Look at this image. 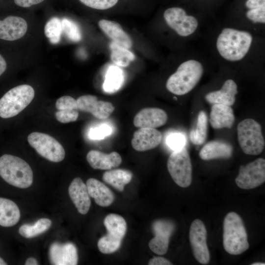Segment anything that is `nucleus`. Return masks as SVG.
Here are the masks:
<instances>
[{
	"label": "nucleus",
	"mask_w": 265,
	"mask_h": 265,
	"mask_svg": "<svg viewBox=\"0 0 265 265\" xmlns=\"http://www.w3.org/2000/svg\"><path fill=\"white\" fill-rule=\"evenodd\" d=\"M251 33L244 30L224 28L219 34L216 46L220 55L230 61L241 60L247 53L252 42Z\"/></svg>",
	"instance_id": "nucleus-1"
},
{
	"label": "nucleus",
	"mask_w": 265,
	"mask_h": 265,
	"mask_svg": "<svg viewBox=\"0 0 265 265\" xmlns=\"http://www.w3.org/2000/svg\"><path fill=\"white\" fill-rule=\"evenodd\" d=\"M204 72L202 64L190 59L181 63L168 79L166 87L171 93L183 95L192 90L200 81Z\"/></svg>",
	"instance_id": "nucleus-2"
},
{
	"label": "nucleus",
	"mask_w": 265,
	"mask_h": 265,
	"mask_svg": "<svg viewBox=\"0 0 265 265\" xmlns=\"http://www.w3.org/2000/svg\"><path fill=\"white\" fill-rule=\"evenodd\" d=\"M223 244L225 251L234 255L240 254L249 248L247 234L243 221L235 212L228 213L224 218Z\"/></svg>",
	"instance_id": "nucleus-3"
},
{
	"label": "nucleus",
	"mask_w": 265,
	"mask_h": 265,
	"mask_svg": "<svg viewBox=\"0 0 265 265\" xmlns=\"http://www.w3.org/2000/svg\"><path fill=\"white\" fill-rule=\"evenodd\" d=\"M0 176L8 184L26 188L33 183V172L24 159L15 156L4 154L0 157Z\"/></svg>",
	"instance_id": "nucleus-4"
},
{
	"label": "nucleus",
	"mask_w": 265,
	"mask_h": 265,
	"mask_svg": "<svg viewBox=\"0 0 265 265\" xmlns=\"http://www.w3.org/2000/svg\"><path fill=\"white\" fill-rule=\"evenodd\" d=\"M34 90L28 84L14 87L0 99V117L9 118L23 110L32 101Z\"/></svg>",
	"instance_id": "nucleus-5"
},
{
	"label": "nucleus",
	"mask_w": 265,
	"mask_h": 265,
	"mask_svg": "<svg viewBox=\"0 0 265 265\" xmlns=\"http://www.w3.org/2000/svg\"><path fill=\"white\" fill-rule=\"evenodd\" d=\"M238 138L242 151L247 155H258L265 148L262 127L256 120L245 119L237 126Z\"/></svg>",
	"instance_id": "nucleus-6"
},
{
	"label": "nucleus",
	"mask_w": 265,
	"mask_h": 265,
	"mask_svg": "<svg viewBox=\"0 0 265 265\" xmlns=\"http://www.w3.org/2000/svg\"><path fill=\"white\" fill-rule=\"evenodd\" d=\"M167 166L175 183L182 187L189 186L192 182V164L185 147L174 151L168 158Z\"/></svg>",
	"instance_id": "nucleus-7"
},
{
	"label": "nucleus",
	"mask_w": 265,
	"mask_h": 265,
	"mask_svg": "<svg viewBox=\"0 0 265 265\" xmlns=\"http://www.w3.org/2000/svg\"><path fill=\"white\" fill-rule=\"evenodd\" d=\"M27 141L41 156L48 160L58 162L65 158V152L62 145L48 134L31 132L28 135Z\"/></svg>",
	"instance_id": "nucleus-8"
},
{
	"label": "nucleus",
	"mask_w": 265,
	"mask_h": 265,
	"mask_svg": "<svg viewBox=\"0 0 265 265\" xmlns=\"http://www.w3.org/2000/svg\"><path fill=\"white\" fill-rule=\"evenodd\" d=\"M163 17L168 26L183 37L192 34L198 27L196 18L187 15L185 10L181 7H173L167 9L164 12Z\"/></svg>",
	"instance_id": "nucleus-9"
},
{
	"label": "nucleus",
	"mask_w": 265,
	"mask_h": 265,
	"mask_svg": "<svg viewBox=\"0 0 265 265\" xmlns=\"http://www.w3.org/2000/svg\"><path fill=\"white\" fill-rule=\"evenodd\" d=\"M265 181V160L258 158L241 165L235 182L240 188L250 189L259 186Z\"/></svg>",
	"instance_id": "nucleus-10"
},
{
	"label": "nucleus",
	"mask_w": 265,
	"mask_h": 265,
	"mask_svg": "<svg viewBox=\"0 0 265 265\" xmlns=\"http://www.w3.org/2000/svg\"><path fill=\"white\" fill-rule=\"evenodd\" d=\"M207 237L204 223L198 219L193 220L189 229V240L195 258L203 265L208 264L210 259Z\"/></svg>",
	"instance_id": "nucleus-11"
},
{
	"label": "nucleus",
	"mask_w": 265,
	"mask_h": 265,
	"mask_svg": "<svg viewBox=\"0 0 265 265\" xmlns=\"http://www.w3.org/2000/svg\"><path fill=\"white\" fill-rule=\"evenodd\" d=\"M76 100L79 110L90 113L99 119L107 118L115 109L111 103L99 101L94 95H83Z\"/></svg>",
	"instance_id": "nucleus-12"
},
{
	"label": "nucleus",
	"mask_w": 265,
	"mask_h": 265,
	"mask_svg": "<svg viewBox=\"0 0 265 265\" xmlns=\"http://www.w3.org/2000/svg\"><path fill=\"white\" fill-rule=\"evenodd\" d=\"M161 139V133L155 128H139L133 133L131 144L136 151H146L157 147Z\"/></svg>",
	"instance_id": "nucleus-13"
},
{
	"label": "nucleus",
	"mask_w": 265,
	"mask_h": 265,
	"mask_svg": "<svg viewBox=\"0 0 265 265\" xmlns=\"http://www.w3.org/2000/svg\"><path fill=\"white\" fill-rule=\"evenodd\" d=\"M168 120L166 112L157 107H146L134 116L133 123L137 128H156L164 125Z\"/></svg>",
	"instance_id": "nucleus-14"
},
{
	"label": "nucleus",
	"mask_w": 265,
	"mask_h": 265,
	"mask_svg": "<svg viewBox=\"0 0 265 265\" xmlns=\"http://www.w3.org/2000/svg\"><path fill=\"white\" fill-rule=\"evenodd\" d=\"M49 257L53 265H76L78 264L77 249L72 243H53L50 248Z\"/></svg>",
	"instance_id": "nucleus-15"
},
{
	"label": "nucleus",
	"mask_w": 265,
	"mask_h": 265,
	"mask_svg": "<svg viewBox=\"0 0 265 265\" xmlns=\"http://www.w3.org/2000/svg\"><path fill=\"white\" fill-rule=\"evenodd\" d=\"M27 24L22 17L8 16L0 20V39L14 41L23 37L26 32Z\"/></svg>",
	"instance_id": "nucleus-16"
},
{
	"label": "nucleus",
	"mask_w": 265,
	"mask_h": 265,
	"mask_svg": "<svg viewBox=\"0 0 265 265\" xmlns=\"http://www.w3.org/2000/svg\"><path fill=\"white\" fill-rule=\"evenodd\" d=\"M68 192L78 212L82 214H86L90 207L91 200L86 184L80 178L77 177L71 183Z\"/></svg>",
	"instance_id": "nucleus-17"
},
{
	"label": "nucleus",
	"mask_w": 265,
	"mask_h": 265,
	"mask_svg": "<svg viewBox=\"0 0 265 265\" xmlns=\"http://www.w3.org/2000/svg\"><path fill=\"white\" fill-rule=\"evenodd\" d=\"M152 227L155 236L149 241V248L158 255L165 254L168 250L169 238L174 228L164 222L154 223Z\"/></svg>",
	"instance_id": "nucleus-18"
},
{
	"label": "nucleus",
	"mask_w": 265,
	"mask_h": 265,
	"mask_svg": "<svg viewBox=\"0 0 265 265\" xmlns=\"http://www.w3.org/2000/svg\"><path fill=\"white\" fill-rule=\"evenodd\" d=\"M86 159L95 169L110 170L118 167L122 162L121 156L116 152L106 154L98 150L89 151Z\"/></svg>",
	"instance_id": "nucleus-19"
},
{
	"label": "nucleus",
	"mask_w": 265,
	"mask_h": 265,
	"mask_svg": "<svg viewBox=\"0 0 265 265\" xmlns=\"http://www.w3.org/2000/svg\"><path fill=\"white\" fill-rule=\"evenodd\" d=\"M236 83L231 79L226 80L219 90L210 92L205 96L206 101L211 104L233 106L238 93Z\"/></svg>",
	"instance_id": "nucleus-20"
},
{
	"label": "nucleus",
	"mask_w": 265,
	"mask_h": 265,
	"mask_svg": "<svg viewBox=\"0 0 265 265\" xmlns=\"http://www.w3.org/2000/svg\"><path fill=\"white\" fill-rule=\"evenodd\" d=\"M235 120L234 113L230 106L214 104L212 106L209 121L213 129H230L232 127Z\"/></svg>",
	"instance_id": "nucleus-21"
},
{
	"label": "nucleus",
	"mask_w": 265,
	"mask_h": 265,
	"mask_svg": "<svg viewBox=\"0 0 265 265\" xmlns=\"http://www.w3.org/2000/svg\"><path fill=\"white\" fill-rule=\"evenodd\" d=\"M98 25L112 42L128 49L132 47L131 38L118 23L102 19L99 21Z\"/></svg>",
	"instance_id": "nucleus-22"
},
{
	"label": "nucleus",
	"mask_w": 265,
	"mask_h": 265,
	"mask_svg": "<svg viewBox=\"0 0 265 265\" xmlns=\"http://www.w3.org/2000/svg\"><path fill=\"white\" fill-rule=\"evenodd\" d=\"M233 148L229 143L213 140L206 143L199 152L200 158L203 160L215 159H229L232 156Z\"/></svg>",
	"instance_id": "nucleus-23"
},
{
	"label": "nucleus",
	"mask_w": 265,
	"mask_h": 265,
	"mask_svg": "<svg viewBox=\"0 0 265 265\" xmlns=\"http://www.w3.org/2000/svg\"><path fill=\"white\" fill-rule=\"evenodd\" d=\"M86 185L90 197L94 198L95 203L101 207H107L114 201V196L104 184L94 178H90Z\"/></svg>",
	"instance_id": "nucleus-24"
},
{
	"label": "nucleus",
	"mask_w": 265,
	"mask_h": 265,
	"mask_svg": "<svg viewBox=\"0 0 265 265\" xmlns=\"http://www.w3.org/2000/svg\"><path fill=\"white\" fill-rule=\"evenodd\" d=\"M18 206L11 200L0 197V225L9 227L16 225L20 218Z\"/></svg>",
	"instance_id": "nucleus-25"
},
{
	"label": "nucleus",
	"mask_w": 265,
	"mask_h": 265,
	"mask_svg": "<svg viewBox=\"0 0 265 265\" xmlns=\"http://www.w3.org/2000/svg\"><path fill=\"white\" fill-rule=\"evenodd\" d=\"M132 177V174L129 170L116 169L105 172L103 180L119 191H123L124 186L129 184Z\"/></svg>",
	"instance_id": "nucleus-26"
},
{
	"label": "nucleus",
	"mask_w": 265,
	"mask_h": 265,
	"mask_svg": "<svg viewBox=\"0 0 265 265\" xmlns=\"http://www.w3.org/2000/svg\"><path fill=\"white\" fill-rule=\"evenodd\" d=\"M124 81V72L117 65L110 66L105 75L103 89L107 93H114L122 86Z\"/></svg>",
	"instance_id": "nucleus-27"
},
{
	"label": "nucleus",
	"mask_w": 265,
	"mask_h": 265,
	"mask_svg": "<svg viewBox=\"0 0 265 265\" xmlns=\"http://www.w3.org/2000/svg\"><path fill=\"white\" fill-rule=\"evenodd\" d=\"M104 224L108 234L122 240L127 230V223L122 216L110 213L105 217Z\"/></svg>",
	"instance_id": "nucleus-28"
},
{
	"label": "nucleus",
	"mask_w": 265,
	"mask_h": 265,
	"mask_svg": "<svg viewBox=\"0 0 265 265\" xmlns=\"http://www.w3.org/2000/svg\"><path fill=\"white\" fill-rule=\"evenodd\" d=\"M208 119L206 113L200 111L198 115L196 125L189 132V139L191 142L196 145L204 143L207 137Z\"/></svg>",
	"instance_id": "nucleus-29"
},
{
	"label": "nucleus",
	"mask_w": 265,
	"mask_h": 265,
	"mask_svg": "<svg viewBox=\"0 0 265 265\" xmlns=\"http://www.w3.org/2000/svg\"><path fill=\"white\" fill-rule=\"evenodd\" d=\"M109 48L111 51L110 58L118 66L127 67L135 58V55L128 49L113 42L110 43Z\"/></svg>",
	"instance_id": "nucleus-30"
},
{
	"label": "nucleus",
	"mask_w": 265,
	"mask_h": 265,
	"mask_svg": "<svg viewBox=\"0 0 265 265\" xmlns=\"http://www.w3.org/2000/svg\"><path fill=\"white\" fill-rule=\"evenodd\" d=\"M52 225V221L48 218H42L32 225L24 224L19 229V234L24 238H32L48 230Z\"/></svg>",
	"instance_id": "nucleus-31"
},
{
	"label": "nucleus",
	"mask_w": 265,
	"mask_h": 265,
	"mask_svg": "<svg viewBox=\"0 0 265 265\" xmlns=\"http://www.w3.org/2000/svg\"><path fill=\"white\" fill-rule=\"evenodd\" d=\"M62 32L61 21L57 17L50 19L45 26V35L52 44L59 42Z\"/></svg>",
	"instance_id": "nucleus-32"
},
{
	"label": "nucleus",
	"mask_w": 265,
	"mask_h": 265,
	"mask_svg": "<svg viewBox=\"0 0 265 265\" xmlns=\"http://www.w3.org/2000/svg\"><path fill=\"white\" fill-rule=\"evenodd\" d=\"M122 240L107 234L98 240V247L102 253L111 254L118 250L121 245Z\"/></svg>",
	"instance_id": "nucleus-33"
},
{
	"label": "nucleus",
	"mask_w": 265,
	"mask_h": 265,
	"mask_svg": "<svg viewBox=\"0 0 265 265\" xmlns=\"http://www.w3.org/2000/svg\"><path fill=\"white\" fill-rule=\"evenodd\" d=\"M62 32L66 36L73 42H79L81 40L82 35L80 30L74 21L63 18L61 20Z\"/></svg>",
	"instance_id": "nucleus-34"
},
{
	"label": "nucleus",
	"mask_w": 265,
	"mask_h": 265,
	"mask_svg": "<svg viewBox=\"0 0 265 265\" xmlns=\"http://www.w3.org/2000/svg\"><path fill=\"white\" fill-rule=\"evenodd\" d=\"M166 142L168 146L173 151L178 150L185 146L186 138L180 132H173L167 136Z\"/></svg>",
	"instance_id": "nucleus-35"
},
{
	"label": "nucleus",
	"mask_w": 265,
	"mask_h": 265,
	"mask_svg": "<svg viewBox=\"0 0 265 265\" xmlns=\"http://www.w3.org/2000/svg\"><path fill=\"white\" fill-rule=\"evenodd\" d=\"M55 116L58 121L62 123H68L76 121L79 116V109H66L58 110Z\"/></svg>",
	"instance_id": "nucleus-36"
},
{
	"label": "nucleus",
	"mask_w": 265,
	"mask_h": 265,
	"mask_svg": "<svg viewBox=\"0 0 265 265\" xmlns=\"http://www.w3.org/2000/svg\"><path fill=\"white\" fill-rule=\"evenodd\" d=\"M84 5L96 9L105 10L114 6L118 0H79Z\"/></svg>",
	"instance_id": "nucleus-37"
},
{
	"label": "nucleus",
	"mask_w": 265,
	"mask_h": 265,
	"mask_svg": "<svg viewBox=\"0 0 265 265\" xmlns=\"http://www.w3.org/2000/svg\"><path fill=\"white\" fill-rule=\"evenodd\" d=\"M112 132L110 126L103 124L91 128L89 132V137L92 139L101 140L109 135Z\"/></svg>",
	"instance_id": "nucleus-38"
},
{
	"label": "nucleus",
	"mask_w": 265,
	"mask_h": 265,
	"mask_svg": "<svg viewBox=\"0 0 265 265\" xmlns=\"http://www.w3.org/2000/svg\"><path fill=\"white\" fill-rule=\"evenodd\" d=\"M246 17L253 23H265V6L248 9L246 12Z\"/></svg>",
	"instance_id": "nucleus-39"
},
{
	"label": "nucleus",
	"mask_w": 265,
	"mask_h": 265,
	"mask_svg": "<svg viewBox=\"0 0 265 265\" xmlns=\"http://www.w3.org/2000/svg\"><path fill=\"white\" fill-rule=\"evenodd\" d=\"M55 107L58 110L79 109L77 100L70 96H64L58 98L56 101Z\"/></svg>",
	"instance_id": "nucleus-40"
},
{
	"label": "nucleus",
	"mask_w": 265,
	"mask_h": 265,
	"mask_svg": "<svg viewBox=\"0 0 265 265\" xmlns=\"http://www.w3.org/2000/svg\"><path fill=\"white\" fill-rule=\"evenodd\" d=\"M44 0H14L15 3L20 7L27 8L39 4Z\"/></svg>",
	"instance_id": "nucleus-41"
},
{
	"label": "nucleus",
	"mask_w": 265,
	"mask_h": 265,
	"mask_svg": "<svg viewBox=\"0 0 265 265\" xmlns=\"http://www.w3.org/2000/svg\"><path fill=\"white\" fill-rule=\"evenodd\" d=\"M245 5L247 9L265 6V0H246Z\"/></svg>",
	"instance_id": "nucleus-42"
},
{
	"label": "nucleus",
	"mask_w": 265,
	"mask_h": 265,
	"mask_svg": "<svg viewBox=\"0 0 265 265\" xmlns=\"http://www.w3.org/2000/svg\"><path fill=\"white\" fill-rule=\"evenodd\" d=\"M149 265H171L172 264L166 259L162 257H154L148 263Z\"/></svg>",
	"instance_id": "nucleus-43"
},
{
	"label": "nucleus",
	"mask_w": 265,
	"mask_h": 265,
	"mask_svg": "<svg viewBox=\"0 0 265 265\" xmlns=\"http://www.w3.org/2000/svg\"><path fill=\"white\" fill-rule=\"evenodd\" d=\"M7 67L5 60L0 54V76L4 72Z\"/></svg>",
	"instance_id": "nucleus-44"
},
{
	"label": "nucleus",
	"mask_w": 265,
	"mask_h": 265,
	"mask_svg": "<svg viewBox=\"0 0 265 265\" xmlns=\"http://www.w3.org/2000/svg\"><path fill=\"white\" fill-rule=\"evenodd\" d=\"M38 264L37 260L33 257L28 258L25 262L26 265H37Z\"/></svg>",
	"instance_id": "nucleus-45"
},
{
	"label": "nucleus",
	"mask_w": 265,
	"mask_h": 265,
	"mask_svg": "<svg viewBox=\"0 0 265 265\" xmlns=\"http://www.w3.org/2000/svg\"><path fill=\"white\" fill-rule=\"evenodd\" d=\"M252 265H265V264L264 263L262 262H256L254 263L251 264Z\"/></svg>",
	"instance_id": "nucleus-46"
},
{
	"label": "nucleus",
	"mask_w": 265,
	"mask_h": 265,
	"mask_svg": "<svg viewBox=\"0 0 265 265\" xmlns=\"http://www.w3.org/2000/svg\"><path fill=\"white\" fill-rule=\"evenodd\" d=\"M7 264L3 261V260L0 257V265H5Z\"/></svg>",
	"instance_id": "nucleus-47"
}]
</instances>
